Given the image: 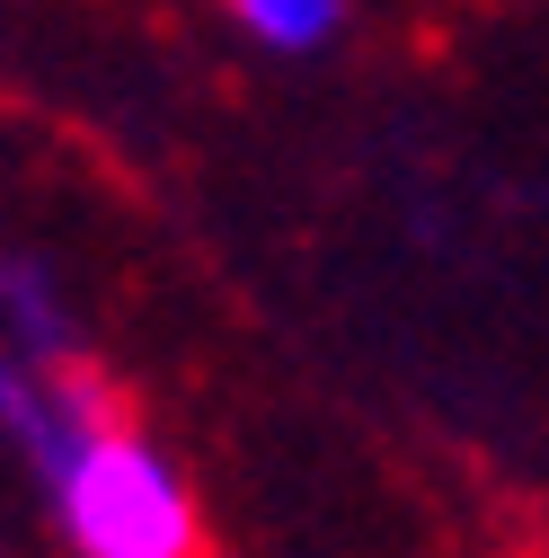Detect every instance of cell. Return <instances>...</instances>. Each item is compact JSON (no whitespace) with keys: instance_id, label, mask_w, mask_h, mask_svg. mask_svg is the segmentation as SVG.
Returning a JSON list of instances; mask_svg holds the SVG:
<instances>
[{"instance_id":"1","label":"cell","mask_w":549,"mask_h":558,"mask_svg":"<svg viewBox=\"0 0 549 558\" xmlns=\"http://www.w3.org/2000/svg\"><path fill=\"white\" fill-rule=\"evenodd\" d=\"M53 514L81 558H204V514L178 461L124 416H89L53 444Z\"/></svg>"},{"instance_id":"2","label":"cell","mask_w":549,"mask_h":558,"mask_svg":"<svg viewBox=\"0 0 549 558\" xmlns=\"http://www.w3.org/2000/svg\"><path fill=\"white\" fill-rule=\"evenodd\" d=\"M231 10V27L248 36V45H266V53H328L337 36H346V19H355V0H222Z\"/></svg>"}]
</instances>
